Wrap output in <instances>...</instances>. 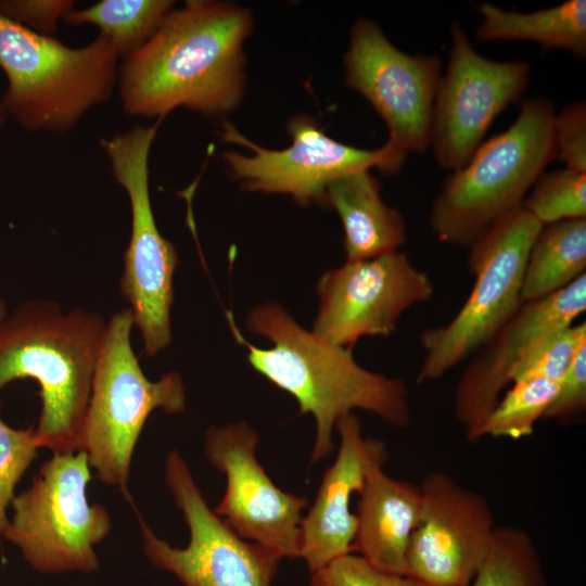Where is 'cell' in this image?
I'll return each mask as SVG.
<instances>
[{
	"label": "cell",
	"mask_w": 586,
	"mask_h": 586,
	"mask_svg": "<svg viewBox=\"0 0 586 586\" xmlns=\"http://www.w3.org/2000/svg\"><path fill=\"white\" fill-rule=\"evenodd\" d=\"M252 29L250 11L230 2L188 0L174 8L151 39L120 61L123 110L161 120L178 107L227 116L245 91L243 44Z\"/></svg>",
	"instance_id": "1"
},
{
	"label": "cell",
	"mask_w": 586,
	"mask_h": 586,
	"mask_svg": "<svg viewBox=\"0 0 586 586\" xmlns=\"http://www.w3.org/2000/svg\"><path fill=\"white\" fill-rule=\"evenodd\" d=\"M227 320L235 341L246 348L252 368L292 395L300 413L314 417L316 438L311 463L331 454L337 420L354 409L371 412L396 429L409 426V393L400 379L361 367L352 349L335 346L305 330L278 304L260 305L246 318L247 329L266 337L272 344L269 348L250 343L230 311Z\"/></svg>",
	"instance_id": "2"
},
{
	"label": "cell",
	"mask_w": 586,
	"mask_h": 586,
	"mask_svg": "<svg viewBox=\"0 0 586 586\" xmlns=\"http://www.w3.org/2000/svg\"><path fill=\"white\" fill-rule=\"evenodd\" d=\"M106 322L95 311L33 298L0 321V393L12 381L33 379L41 411L35 437L53 454L81 449L92 378ZM1 408V402H0Z\"/></svg>",
	"instance_id": "3"
},
{
	"label": "cell",
	"mask_w": 586,
	"mask_h": 586,
	"mask_svg": "<svg viewBox=\"0 0 586 586\" xmlns=\"http://www.w3.org/2000/svg\"><path fill=\"white\" fill-rule=\"evenodd\" d=\"M119 56L103 36L74 48L0 12V98L8 117L28 131L63 135L117 88Z\"/></svg>",
	"instance_id": "4"
},
{
	"label": "cell",
	"mask_w": 586,
	"mask_h": 586,
	"mask_svg": "<svg viewBox=\"0 0 586 586\" xmlns=\"http://www.w3.org/2000/svg\"><path fill=\"white\" fill-rule=\"evenodd\" d=\"M550 100L522 102L515 120L476 149L451 173L429 215L443 243L469 246L494 221L519 208L547 165L555 160Z\"/></svg>",
	"instance_id": "5"
},
{
	"label": "cell",
	"mask_w": 586,
	"mask_h": 586,
	"mask_svg": "<svg viewBox=\"0 0 586 586\" xmlns=\"http://www.w3.org/2000/svg\"><path fill=\"white\" fill-rule=\"evenodd\" d=\"M135 328L129 307L105 324L87 407L82 445L98 480L126 491L135 448L155 409L177 415L186 409L181 375L169 371L146 378L131 345Z\"/></svg>",
	"instance_id": "6"
},
{
	"label": "cell",
	"mask_w": 586,
	"mask_h": 586,
	"mask_svg": "<svg viewBox=\"0 0 586 586\" xmlns=\"http://www.w3.org/2000/svg\"><path fill=\"white\" fill-rule=\"evenodd\" d=\"M542 228L521 205L469 245L468 269L474 283L448 323L421 333L424 358L416 382L435 381L474 355L519 309L527 256Z\"/></svg>",
	"instance_id": "7"
},
{
	"label": "cell",
	"mask_w": 586,
	"mask_h": 586,
	"mask_svg": "<svg viewBox=\"0 0 586 586\" xmlns=\"http://www.w3.org/2000/svg\"><path fill=\"white\" fill-rule=\"evenodd\" d=\"M84 449L53 454L31 485L11 501L12 519L1 536L15 545L41 574L93 573L100 566L94 547L107 537V509L87 499L92 479Z\"/></svg>",
	"instance_id": "8"
},
{
	"label": "cell",
	"mask_w": 586,
	"mask_h": 586,
	"mask_svg": "<svg viewBox=\"0 0 586 586\" xmlns=\"http://www.w3.org/2000/svg\"><path fill=\"white\" fill-rule=\"evenodd\" d=\"M161 123L138 125L100 141L130 204L131 231L119 285L148 357L171 343L173 280L179 262L177 250L157 228L150 196L149 156Z\"/></svg>",
	"instance_id": "9"
},
{
	"label": "cell",
	"mask_w": 586,
	"mask_h": 586,
	"mask_svg": "<svg viewBox=\"0 0 586 586\" xmlns=\"http://www.w3.org/2000/svg\"><path fill=\"white\" fill-rule=\"evenodd\" d=\"M164 475L188 526L189 543L183 548L171 546L139 515L149 562L182 586H271L282 558L240 537L209 508L178 450L167 454Z\"/></svg>",
	"instance_id": "10"
},
{
	"label": "cell",
	"mask_w": 586,
	"mask_h": 586,
	"mask_svg": "<svg viewBox=\"0 0 586 586\" xmlns=\"http://www.w3.org/2000/svg\"><path fill=\"white\" fill-rule=\"evenodd\" d=\"M291 143L283 150L257 145L232 124H222V139L251 151L250 155L226 152L230 176L249 191L284 193L300 205L324 204L326 190L336 178L377 168L386 175L398 173L407 154L391 141L374 150L359 149L332 139L306 115L288 124Z\"/></svg>",
	"instance_id": "11"
},
{
	"label": "cell",
	"mask_w": 586,
	"mask_h": 586,
	"mask_svg": "<svg viewBox=\"0 0 586 586\" xmlns=\"http://www.w3.org/2000/svg\"><path fill=\"white\" fill-rule=\"evenodd\" d=\"M531 65L479 53L458 22L450 26L446 71L435 93L430 145L438 165L461 169L496 117L525 92Z\"/></svg>",
	"instance_id": "12"
},
{
	"label": "cell",
	"mask_w": 586,
	"mask_h": 586,
	"mask_svg": "<svg viewBox=\"0 0 586 586\" xmlns=\"http://www.w3.org/2000/svg\"><path fill=\"white\" fill-rule=\"evenodd\" d=\"M345 84L360 93L388 129V141L406 154L430 146L431 118L442 76L437 55L408 54L380 26L360 18L344 56Z\"/></svg>",
	"instance_id": "13"
},
{
	"label": "cell",
	"mask_w": 586,
	"mask_h": 586,
	"mask_svg": "<svg viewBox=\"0 0 586 586\" xmlns=\"http://www.w3.org/2000/svg\"><path fill=\"white\" fill-rule=\"evenodd\" d=\"M319 309L313 332L352 349L362 336H387L410 307L434 294L430 276L409 257L393 252L373 258L346 260L318 281Z\"/></svg>",
	"instance_id": "14"
},
{
	"label": "cell",
	"mask_w": 586,
	"mask_h": 586,
	"mask_svg": "<svg viewBox=\"0 0 586 586\" xmlns=\"http://www.w3.org/2000/svg\"><path fill=\"white\" fill-rule=\"evenodd\" d=\"M258 433L246 422L211 426L204 454L226 475V491L214 512L240 537L280 558H298L301 523L308 501L280 489L256 457Z\"/></svg>",
	"instance_id": "15"
},
{
	"label": "cell",
	"mask_w": 586,
	"mask_h": 586,
	"mask_svg": "<svg viewBox=\"0 0 586 586\" xmlns=\"http://www.w3.org/2000/svg\"><path fill=\"white\" fill-rule=\"evenodd\" d=\"M419 487L422 508L406 575L429 586H467L491 550L496 525L489 504L444 472L429 473Z\"/></svg>",
	"instance_id": "16"
},
{
	"label": "cell",
	"mask_w": 586,
	"mask_h": 586,
	"mask_svg": "<svg viewBox=\"0 0 586 586\" xmlns=\"http://www.w3.org/2000/svg\"><path fill=\"white\" fill-rule=\"evenodd\" d=\"M585 309L586 273L544 298L523 302L472 355L455 391V415L469 442L483 437V426L524 355L547 334L573 324Z\"/></svg>",
	"instance_id": "17"
},
{
	"label": "cell",
	"mask_w": 586,
	"mask_h": 586,
	"mask_svg": "<svg viewBox=\"0 0 586 586\" xmlns=\"http://www.w3.org/2000/svg\"><path fill=\"white\" fill-rule=\"evenodd\" d=\"M335 429L340 436L336 458L324 471L301 523L298 558L310 573L353 552L357 515L351 509L352 497L361 489L367 475L387 459L385 444L365 437L354 412L342 416Z\"/></svg>",
	"instance_id": "18"
},
{
	"label": "cell",
	"mask_w": 586,
	"mask_h": 586,
	"mask_svg": "<svg viewBox=\"0 0 586 586\" xmlns=\"http://www.w3.org/2000/svg\"><path fill=\"white\" fill-rule=\"evenodd\" d=\"M358 494L353 552L378 570L406 575L408 546L422 508L420 487L375 468Z\"/></svg>",
	"instance_id": "19"
},
{
	"label": "cell",
	"mask_w": 586,
	"mask_h": 586,
	"mask_svg": "<svg viewBox=\"0 0 586 586\" xmlns=\"http://www.w3.org/2000/svg\"><path fill=\"white\" fill-rule=\"evenodd\" d=\"M324 204L341 219L347 260L393 253L406 242L403 215L383 201L381 184L369 170L353 171L332 181Z\"/></svg>",
	"instance_id": "20"
},
{
	"label": "cell",
	"mask_w": 586,
	"mask_h": 586,
	"mask_svg": "<svg viewBox=\"0 0 586 586\" xmlns=\"http://www.w3.org/2000/svg\"><path fill=\"white\" fill-rule=\"evenodd\" d=\"M482 22L475 39L532 41L544 50L562 49L579 59L586 56V1L568 0L533 12L501 9L489 2L479 5Z\"/></svg>",
	"instance_id": "21"
},
{
	"label": "cell",
	"mask_w": 586,
	"mask_h": 586,
	"mask_svg": "<svg viewBox=\"0 0 586 586\" xmlns=\"http://www.w3.org/2000/svg\"><path fill=\"white\" fill-rule=\"evenodd\" d=\"M586 269V219L543 226L530 250L523 302L544 298L572 283Z\"/></svg>",
	"instance_id": "22"
},
{
	"label": "cell",
	"mask_w": 586,
	"mask_h": 586,
	"mask_svg": "<svg viewBox=\"0 0 586 586\" xmlns=\"http://www.w3.org/2000/svg\"><path fill=\"white\" fill-rule=\"evenodd\" d=\"M174 8L169 0H101L73 10L64 21L94 25L124 59L151 39Z\"/></svg>",
	"instance_id": "23"
},
{
	"label": "cell",
	"mask_w": 586,
	"mask_h": 586,
	"mask_svg": "<svg viewBox=\"0 0 586 586\" xmlns=\"http://www.w3.org/2000/svg\"><path fill=\"white\" fill-rule=\"evenodd\" d=\"M467 586H547L531 535L520 527L496 526L488 556Z\"/></svg>",
	"instance_id": "24"
},
{
	"label": "cell",
	"mask_w": 586,
	"mask_h": 586,
	"mask_svg": "<svg viewBox=\"0 0 586 586\" xmlns=\"http://www.w3.org/2000/svg\"><path fill=\"white\" fill-rule=\"evenodd\" d=\"M559 382L532 378L511 383L488 416L483 436L520 440L530 436L553 400Z\"/></svg>",
	"instance_id": "25"
},
{
	"label": "cell",
	"mask_w": 586,
	"mask_h": 586,
	"mask_svg": "<svg viewBox=\"0 0 586 586\" xmlns=\"http://www.w3.org/2000/svg\"><path fill=\"white\" fill-rule=\"evenodd\" d=\"M522 206L543 226L586 219V171L564 167L543 174Z\"/></svg>",
	"instance_id": "26"
},
{
	"label": "cell",
	"mask_w": 586,
	"mask_h": 586,
	"mask_svg": "<svg viewBox=\"0 0 586 586\" xmlns=\"http://www.w3.org/2000/svg\"><path fill=\"white\" fill-rule=\"evenodd\" d=\"M585 345V321L547 334L517 365L511 383L532 378L560 382L577 353Z\"/></svg>",
	"instance_id": "27"
},
{
	"label": "cell",
	"mask_w": 586,
	"mask_h": 586,
	"mask_svg": "<svg viewBox=\"0 0 586 586\" xmlns=\"http://www.w3.org/2000/svg\"><path fill=\"white\" fill-rule=\"evenodd\" d=\"M35 426L13 429L0 417V536L9 519L7 509L14 489L25 471L37 457Z\"/></svg>",
	"instance_id": "28"
},
{
	"label": "cell",
	"mask_w": 586,
	"mask_h": 586,
	"mask_svg": "<svg viewBox=\"0 0 586 586\" xmlns=\"http://www.w3.org/2000/svg\"><path fill=\"white\" fill-rule=\"evenodd\" d=\"M310 575V586H429L408 575L378 570L354 552Z\"/></svg>",
	"instance_id": "29"
},
{
	"label": "cell",
	"mask_w": 586,
	"mask_h": 586,
	"mask_svg": "<svg viewBox=\"0 0 586 586\" xmlns=\"http://www.w3.org/2000/svg\"><path fill=\"white\" fill-rule=\"evenodd\" d=\"M555 160L586 171V103L575 101L556 113L552 122Z\"/></svg>",
	"instance_id": "30"
},
{
	"label": "cell",
	"mask_w": 586,
	"mask_h": 586,
	"mask_svg": "<svg viewBox=\"0 0 586 586\" xmlns=\"http://www.w3.org/2000/svg\"><path fill=\"white\" fill-rule=\"evenodd\" d=\"M72 0H0V12L42 36L55 37L59 23L74 10Z\"/></svg>",
	"instance_id": "31"
},
{
	"label": "cell",
	"mask_w": 586,
	"mask_h": 586,
	"mask_svg": "<svg viewBox=\"0 0 586 586\" xmlns=\"http://www.w3.org/2000/svg\"><path fill=\"white\" fill-rule=\"evenodd\" d=\"M586 408V345L581 348L559 382L558 392L543 420L565 421Z\"/></svg>",
	"instance_id": "32"
},
{
	"label": "cell",
	"mask_w": 586,
	"mask_h": 586,
	"mask_svg": "<svg viewBox=\"0 0 586 586\" xmlns=\"http://www.w3.org/2000/svg\"><path fill=\"white\" fill-rule=\"evenodd\" d=\"M8 315V308L4 300L0 295V321L3 320Z\"/></svg>",
	"instance_id": "33"
},
{
	"label": "cell",
	"mask_w": 586,
	"mask_h": 586,
	"mask_svg": "<svg viewBox=\"0 0 586 586\" xmlns=\"http://www.w3.org/2000/svg\"><path fill=\"white\" fill-rule=\"evenodd\" d=\"M7 114L1 105V102H0V130L4 127L5 125V122H7Z\"/></svg>",
	"instance_id": "34"
}]
</instances>
